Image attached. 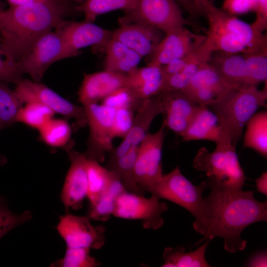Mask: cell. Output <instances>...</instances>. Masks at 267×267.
<instances>
[{"instance_id": "cell-1", "label": "cell", "mask_w": 267, "mask_h": 267, "mask_svg": "<svg viewBox=\"0 0 267 267\" xmlns=\"http://www.w3.org/2000/svg\"><path fill=\"white\" fill-rule=\"evenodd\" d=\"M209 194L203 198L200 222L193 226L203 235L200 244L216 237L224 240V248L229 253L243 250L247 243L241 234L249 225L267 220V203L258 201L252 191L232 190L215 185L206 186Z\"/></svg>"}, {"instance_id": "cell-2", "label": "cell", "mask_w": 267, "mask_h": 267, "mask_svg": "<svg viewBox=\"0 0 267 267\" xmlns=\"http://www.w3.org/2000/svg\"><path fill=\"white\" fill-rule=\"evenodd\" d=\"M62 1L44 0L0 11V44L8 60L16 64L41 37L64 20Z\"/></svg>"}, {"instance_id": "cell-3", "label": "cell", "mask_w": 267, "mask_h": 267, "mask_svg": "<svg viewBox=\"0 0 267 267\" xmlns=\"http://www.w3.org/2000/svg\"><path fill=\"white\" fill-rule=\"evenodd\" d=\"M204 15L208 23L206 35L215 52L243 53L267 45L266 34L257 33L251 24L214 4L206 9Z\"/></svg>"}, {"instance_id": "cell-4", "label": "cell", "mask_w": 267, "mask_h": 267, "mask_svg": "<svg viewBox=\"0 0 267 267\" xmlns=\"http://www.w3.org/2000/svg\"><path fill=\"white\" fill-rule=\"evenodd\" d=\"M267 85L262 90L246 86L231 89L207 106L222 120L235 147L249 119L259 108L267 107Z\"/></svg>"}, {"instance_id": "cell-5", "label": "cell", "mask_w": 267, "mask_h": 267, "mask_svg": "<svg viewBox=\"0 0 267 267\" xmlns=\"http://www.w3.org/2000/svg\"><path fill=\"white\" fill-rule=\"evenodd\" d=\"M193 167L207 177L201 183L205 187L217 186L232 190H242L246 177L240 165L235 147L232 144L216 145L209 152L200 148L193 162Z\"/></svg>"}, {"instance_id": "cell-6", "label": "cell", "mask_w": 267, "mask_h": 267, "mask_svg": "<svg viewBox=\"0 0 267 267\" xmlns=\"http://www.w3.org/2000/svg\"><path fill=\"white\" fill-rule=\"evenodd\" d=\"M75 56L56 28L41 37L16 64L23 75L27 74L33 81L40 82L53 63Z\"/></svg>"}, {"instance_id": "cell-7", "label": "cell", "mask_w": 267, "mask_h": 267, "mask_svg": "<svg viewBox=\"0 0 267 267\" xmlns=\"http://www.w3.org/2000/svg\"><path fill=\"white\" fill-rule=\"evenodd\" d=\"M135 22L154 27L165 34L192 24L175 0H137L134 9L118 19L120 26Z\"/></svg>"}, {"instance_id": "cell-8", "label": "cell", "mask_w": 267, "mask_h": 267, "mask_svg": "<svg viewBox=\"0 0 267 267\" xmlns=\"http://www.w3.org/2000/svg\"><path fill=\"white\" fill-rule=\"evenodd\" d=\"M206 189L201 184L195 185L187 179L177 166L162 178L146 192L160 199L175 203L188 211L194 217L193 226L200 221L203 211L202 193Z\"/></svg>"}, {"instance_id": "cell-9", "label": "cell", "mask_w": 267, "mask_h": 267, "mask_svg": "<svg viewBox=\"0 0 267 267\" xmlns=\"http://www.w3.org/2000/svg\"><path fill=\"white\" fill-rule=\"evenodd\" d=\"M14 91L23 104L32 101L40 102L66 119H74L77 128L87 125L83 106L71 103L40 82L23 78L16 85Z\"/></svg>"}, {"instance_id": "cell-10", "label": "cell", "mask_w": 267, "mask_h": 267, "mask_svg": "<svg viewBox=\"0 0 267 267\" xmlns=\"http://www.w3.org/2000/svg\"><path fill=\"white\" fill-rule=\"evenodd\" d=\"M89 127L86 158L99 163L104 161L105 154L113 148L112 132L116 109L102 104L83 105Z\"/></svg>"}, {"instance_id": "cell-11", "label": "cell", "mask_w": 267, "mask_h": 267, "mask_svg": "<svg viewBox=\"0 0 267 267\" xmlns=\"http://www.w3.org/2000/svg\"><path fill=\"white\" fill-rule=\"evenodd\" d=\"M157 196L149 198L125 191L117 198L112 215L119 218L140 220L146 229H158L164 223L162 214L167 205Z\"/></svg>"}, {"instance_id": "cell-12", "label": "cell", "mask_w": 267, "mask_h": 267, "mask_svg": "<svg viewBox=\"0 0 267 267\" xmlns=\"http://www.w3.org/2000/svg\"><path fill=\"white\" fill-rule=\"evenodd\" d=\"M162 124L155 133L147 134L138 146L134 164V175L138 186L145 192L163 176L162 148L165 133Z\"/></svg>"}, {"instance_id": "cell-13", "label": "cell", "mask_w": 267, "mask_h": 267, "mask_svg": "<svg viewBox=\"0 0 267 267\" xmlns=\"http://www.w3.org/2000/svg\"><path fill=\"white\" fill-rule=\"evenodd\" d=\"M56 229L67 248L99 249L105 244V227L92 225L88 216L66 214L59 217Z\"/></svg>"}, {"instance_id": "cell-14", "label": "cell", "mask_w": 267, "mask_h": 267, "mask_svg": "<svg viewBox=\"0 0 267 267\" xmlns=\"http://www.w3.org/2000/svg\"><path fill=\"white\" fill-rule=\"evenodd\" d=\"M56 29L61 33L69 48L77 56L82 53L80 49L89 46L94 53L104 52L112 38V31L85 20L64 19Z\"/></svg>"}, {"instance_id": "cell-15", "label": "cell", "mask_w": 267, "mask_h": 267, "mask_svg": "<svg viewBox=\"0 0 267 267\" xmlns=\"http://www.w3.org/2000/svg\"><path fill=\"white\" fill-rule=\"evenodd\" d=\"M207 35L197 34L183 27L166 34L158 44L147 64L164 66L193 52L202 44Z\"/></svg>"}, {"instance_id": "cell-16", "label": "cell", "mask_w": 267, "mask_h": 267, "mask_svg": "<svg viewBox=\"0 0 267 267\" xmlns=\"http://www.w3.org/2000/svg\"><path fill=\"white\" fill-rule=\"evenodd\" d=\"M234 88L237 87L229 84L209 62L194 75L183 91L199 105L208 106Z\"/></svg>"}, {"instance_id": "cell-17", "label": "cell", "mask_w": 267, "mask_h": 267, "mask_svg": "<svg viewBox=\"0 0 267 267\" xmlns=\"http://www.w3.org/2000/svg\"><path fill=\"white\" fill-rule=\"evenodd\" d=\"M165 127L181 136L193 119L200 105L184 92L168 90L160 93Z\"/></svg>"}, {"instance_id": "cell-18", "label": "cell", "mask_w": 267, "mask_h": 267, "mask_svg": "<svg viewBox=\"0 0 267 267\" xmlns=\"http://www.w3.org/2000/svg\"><path fill=\"white\" fill-rule=\"evenodd\" d=\"M70 166L65 177L60 198L67 210H78L87 195L88 175L86 155L77 151L68 152Z\"/></svg>"}, {"instance_id": "cell-19", "label": "cell", "mask_w": 267, "mask_h": 267, "mask_svg": "<svg viewBox=\"0 0 267 267\" xmlns=\"http://www.w3.org/2000/svg\"><path fill=\"white\" fill-rule=\"evenodd\" d=\"M182 141L207 140L216 145L232 144L229 133L219 116L207 106L199 107L193 119L181 136Z\"/></svg>"}, {"instance_id": "cell-20", "label": "cell", "mask_w": 267, "mask_h": 267, "mask_svg": "<svg viewBox=\"0 0 267 267\" xmlns=\"http://www.w3.org/2000/svg\"><path fill=\"white\" fill-rule=\"evenodd\" d=\"M163 32L140 22L123 25L112 31V38L119 41L142 57L150 56L164 37Z\"/></svg>"}, {"instance_id": "cell-21", "label": "cell", "mask_w": 267, "mask_h": 267, "mask_svg": "<svg viewBox=\"0 0 267 267\" xmlns=\"http://www.w3.org/2000/svg\"><path fill=\"white\" fill-rule=\"evenodd\" d=\"M126 75L108 71L85 75L78 91L83 105L97 103L115 90L125 86Z\"/></svg>"}, {"instance_id": "cell-22", "label": "cell", "mask_w": 267, "mask_h": 267, "mask_svg": "<svg viewBox=\"0 0 267 267\" xmlns=\"http://www.w3.org/2000/svg\"><path fill=\"white\" fill-rule=\"evenodd\" d=\"M166 77L160 66L147 64L126 75L125 86L146 100L163 92Z\"/></svg>"}, {"instance_id": "cell-23", "label": "cell", "mask_w": 267, "mask_h": 267, "mask_svg": "<svg viewBox=\"0 0 267 267\" xmlns=\"http://www.w3.org/2000/svg\"><path fill=\"white\" fill-rule=\"evenodd\" d=\"M214 52L213 45L207 37L204 43L193 52L191 58L183 68L166 78L163 91H183L194 75L210 61Z\"/></svg>"}, {"instance_id": "cell-24", "label": "cell", "mask_w": 267, "mask_h": 267, "mask_svg": "<svg viewBox=\"0 0 267 267\" xmlns=\"http://www.w3.org/2000/svg\"><path fill=\"white\" fill-rule=\"evenodd\" d=\"M104 52L105 70L123 75H127L138 68L142 58L123 43L112 38Z\"/></svg>"}, {"instance_id": "cell-25", "label": "cell", "mask_w": 267, "mask_h": 267, "mask_svg": "<svg viewBox=\"0 0 267 267\" xmlns=\"http://www.w3.org/2000/svg\"><path fill=\"white\" fill-rule=\"evenodd\" d=\"M209 63L230 85L235 87L249 86L246 63L242 54L214 52Z\"/></svg>"}, {"instance_id": "cell-26", "label": "cell", "mask_w": 267, "mask_h": 267, "mask_svg": "<svg viewBox=\"0 0 267 267\" xmlns=\"http://www.w3.org/2000/svg\"><path fill=\"white\" fill-rule=\"evenodd\" d=\"M163 112L159 94L146 99L137 110L131 128L123 140L132 147L138 146L147 134L153 120Z\"/></svg>"}, {"instance_id": "cell-27", "label": "cell", "mask_w": 267, "mask_h": 267, "mask_svg": "<svg viewBox=\"0 0 267 267\" xmlns=\"http://www.w3.org/2000/svg\"><path fill=\"white\" fill-rule=\"evenodd\" d=\"M210 240L194 251L187 252L181 246L168 247L163 254L164 267H208L211 266L205 259V251Z\"/></svg>"}, {"instance_id": "cell-28", "label": "cell", "mask_w": 267, "mask_h": 267, "mask_svg": "<svg viewBox=\"0 0 267 267\" xmlns=\"http://www.w3.org/2000/svg\"><path fill=\"white\" fill-rule=\"evenodd\" d=\"M87 197L90 204H93L109 189L114 178V172L102 167L98 162L89 159L87 160Z\"/></svg>"}, {"instance_id": "cell-29", "label": "cell", "mask_w": 267, "mask_h": 267, "mask_svg": "<svg viewBox=\"0 0 267 267\" xmlns=\"http://www.w3.org/2000/svg\"><path fill=\"white\" fill-rule=\"evenodd\" d=\"M244 146L255 150L264 157L267 155V112L255 113L247 123Z\"/></svg>"}, {"instance_id": "cell-30", "label": "cell", "mask_w": 267, "mask_h": 267, "mask_svg": "<svg viewBox=\"0 0 267 267\" xmlns=\"http://www.w3.org/2000/svg\"><path fill=\"white\" fill-rule=\"evenodd\" d=\"M113 171V170H112ZM114 176L108 191L93 204H90L88 217L90 219L107 221L112 215L117 197L126 191L115 171Z\"/></svg>"}, {"instance_id": "cell-31", "label": "cell", "mask_w": 267, "mask_h": 267, "mask_svg": "<svg viewBox=\"0 0 267 267\" xmlns=\"http://www.w3.org/2000/svg\"><path fill=\"white\" fill-rule=\"evenodd\" d=\"M137 151L138 146L133 147L126 155L118 159L107 169L116 172L126 191L144 195L146 192L138 186L135 178L134 164Z\"/></svg>"}, {"instance_id": "cell-32", "label": "cell", "mask_w": 267, "mask_h": 267, "mask_svg": "<svg viewBox=\"0 0 267 267\" xmlns=\"http://www.w3.org/2000/svg\"><path fill=\"white\" fill-rule=\"evenodd\" d=\"M137 0H87L76 7L84 14L85 20L93 22L97 17L107 12L125 10L129 11L134 8Z\"/></svg>"}, {"instance_id": "cell-33", "label": "cell", "mask_w": 267, "mask_h": 267, "mask_svg": "<svg viewBox=\"0 0 267 267\" xmlns=\"http://www.w3.org/2000/svg\"><path fill=\"white\" fill-rule=\"evenodd\" d=\"M247 72L249 86L258 87L267 82V45L248 50L243 53Z\"/></svg>"}, {"instance_id": "cell-34", "label": "cell", "mask_w": 267, "mask_h": 267, "mask_svg": "<svg viewBox=\"0 0 267 267\" xmlns=\"http://www.w3.org/2000/svg\"><path fill=\"white\" fill-rule=\"evenodd\" d=\"M55 112L38 102H29L21 106L16 115V122H20L38 130L53 118Z\"/></svg>"}, {"instance_id": "cell-35", "label": "cell", "mask_w": 267, "mask_h": 267, "mask_svg": "<svg viewBox=\"0 0 267 267\" xmlns=\"http://www.w3.org/2000/svg\"><path fill=\"white\" fill-rule=\"evenodd\" d=\"M43 141L49 146L62 147L69 141L71 128L66 119L52 118L38 130Z\"/></svg>"}, {"instance_id": "cell-36", "label": "cell", "mask_w": 267, "mask_h": 267, "mask_svg": "<svg viewBox=\"0 0 267 267\" xmlns=\"http://www.w3.org/2000/svg\"><path fill=\"white\" fill-rule=\"evenodd\" d=\"M22 105L14 89L0 81V131L16 123L17 113Z\"/></svg>"}, {"instance_id": "cell-37", "label": "cell", "mask_w": 267, "mask_h": 267, "mask_svg": "<svg viewBox=\"0 0 267 267\" xmlns=\"http://www.w3.org/2000/svg\"><path fill=\"white\" fill-rule=\"evenodd\" d=\"M89 248H67L65 255L61 259L52 262V267H95L99 264L90 254Z\"/></svg>"}, {"instance_id": "cell-38", "label": "cell", "mask_w": 267, "mask_h": 267, "mask_svg": "<svg viewBox=\"0 0 267 267\" xmlns=\"http://www.w3.org/2000/svg\"><path fill=\"white\" fill-rule=\"evenodd\" d=\"M102 104L118 109L125 108L133 111L137 110L145 100H142L126 86L122 87L110 93L102 100Z\"/></svg>"}, {"instance_id": "cell-39", "label": "cell", "mask_w": 267, "mask_h": 267, "mask_svg": "<svg viewBox=\"0 0 267 267\" xmlns=\"http://www.w3.org/2000/svg\"><path fill=\"white\" fill-rule=\"evenodd\" d=\"M32 214L29 210H25L21 214L11 212L0 197V239L15 227L30 221Z\"/></svg>"}, {"instance_id": "cell-40", "label": "cell", "mask_w": 267, "mask_h": 267, "mask_svg": "<svg viewBox=\"0 0 267 267\" xmlns=\"http://www.w3.org/2000/svg\"><path fill=\"white\" fill-rule=\"evenodd\" d=\"M134 112L125 108L116 109L112 132L113 138H124L127 135L132 126Z\"/></svg>"}, {"instance_id": "cell-41", "label": "cell", "mask_w": 267, "mask_h": 267, "mask_svg": "<svg viewBox=\"0 0 267 267\" xmlns=\"http://www.w3.org/2000/svg\"><path fill=\"white\" fill-rule=\"evenodd\" d=\"M23 74L17 64L8 60L0 44V81L17 85L22 79Z\"/></svg>"}, {"instance_id": "cell-42", "label": "cell", "mask_w": 267, "mask_h": 267, "mask_svg": "<svg viewBox=\"0 0 267 267\" xmlns=\"http://www.w3.org/2000/svg\"><path fill=\"white\" fill-rule=\"evenodd\" d=\"M257 0H223L222 8L234 15L242 14L254 10Z\"/></svg>"}, {"instance_id": "cell-43", "label": "cell", "mask_w": 267, "mask_h": 267, "mask_svg": "<svg viewBox=\"0 0 267 267\" xmlns=\"http://www.w3.org/2000/svg\"><path fill=\"white\" fill-rule=\"evenodd\" d=\"M254 11L256 19L251 26L257 33L264 34L267 28V0H257Z\"/></svg>"}, {"instance_id": "cell-44", "label": "cell", "mask_w": 267, "mask_h": 267, "mask_svg": "<svg viewBox=\"0 0 267 267\" xmlns=\"http://www.w3.org/2000/svg\"><path fill=\"white\" fill-rule=\"evenodd\" d=\"M267 252L265 251L254 255L247 262L248 267H267Z\"/></svg>"}, {"instance_id": "cell-45", "label": "cell", "mask_w": 267, "mask_h": 267, "mask_svg": "<svg viewBox=\"0 0 267 267\" xmlns=\"http://www.w3.org/2000/svg\"><path fill=\"white\" fill-rule=\"evenodd\" d=\"M214 0H192L198 15H204L206 9L213 4Z\"/></svg>"}, {"instance_id": "cell-46", "label": "cell", "mask_w": 267, "mask_h": 267, "mask_svg": "<svg viewBox=\"0 0 267 267\" xmlns=\"http://www.w3.org/2000/svg\"><path fill=\"white\" fill-rule=\"evenodd\" d=\"M256 187L257 190L267 195V173H264L260 177L257 178L256 180Z\"/></svg>"}, {"instance_id": "cell-47", "label": "cell", "mask_w": 267, "mask_h": 267, "mask_svg": "<svg viewBox=\"0 0 267 267\" xmlns=\"http://www.w3.org/2000/svg\"><path fill=\"white\" fill-rule=\"evenodd\" d=\"M178 4L189 13L197 15L198 13L194 5L192 0H175Z\"/></svg>"}, {"instance_id": "cell-48", "label": "cell", "mask_w": 267, "mask_h": 267, "mask_svg": "<svg viewBox=\"0 0 267 267\" xmlns=\"http://www.w3.org/2000/svg\"><path fill=\"white\" fill-rule=\"evenodd\" d=\"M43 0H7L10 6L28 4Z\"/></svg>"}, {"instance_id": "cell-49", "label": "cell", "mask_w": 267, "mask_h": 267, "mask_svg": "<svg viewBox=\"0 0 267 267\" xmlns=\"http://www.w3.org/2000/svg\"><path fill=\"white\" fill-rule=\"evenodd\" d=\"M6 160L5 158L2 157V156H0V165L2 166L5 164Z\"/></svg>"}, {"instance_id": "cell-50", "label": "cell", "mask_w": 267, "mask_h": 267, "mask_svg": "<svg viewBox=\"0 0 267 267\" xmlns=\"http://www.w3.org/2000/svg\"><path fill=\"white\" fill-rule=\"evenodd\" d=\"M72 0V1H85L87 0Z\"/></svg>"}, {"instance_id": "cell-51", "label": "cell", "mask_w": 267, "mask_h": 267, "mask_svg": "<svg viewBox=\"0 0 267 267\" xmlns=\"http://www.w3.org/2000/svg\"><path fill=\"white\" fill-rule=\"evenodd\" d=\"M2 10V9L1 8V7H0V11Z\"/></svg>"}]
</instances>
